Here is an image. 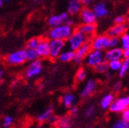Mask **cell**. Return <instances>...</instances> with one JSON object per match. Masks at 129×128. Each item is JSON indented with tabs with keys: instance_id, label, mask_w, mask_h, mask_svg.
<instances>
[{
	"instance_id": "6da1fadb",
	"label": "cell",
	"mask_w": 129,
	"mask_h": 128,
	"mask_svg": "<svg viewBox=\"0 0 129 128\" xmlns=\"http://www.w3.org/2000/svg\"><path fill=\"white\" fill-rule=\"evenodd\" d=\"M73 26H69L66 23H62L58 26L53 27L48 32V38L49 39H57V40H67V39L71 36V34L74 32Z\"/></svg>"
},
{
	"instance_id": "7a4b0ae2",
	"label": "cell",
	"mask_w": 129,
	"mask_h": 128,
	"mask_svg": "<svg viewBox=\"0 0 129 128\" xmlns=\"http://www.w3.org/2000/svg\"><path fill=\"white\" fill-rule=\"evenodd\" d=\"M86 41V37L77 30H74V32L71 34V36L67 39V44H68L69 49L73 50V51H75Z\"/></svg>"
},
{
	"instance_id": "3957f363",
	"label": "cell",
	"mask_w": 129,
	"mask_h": 128,
	"mask_svg": "<svg viewBox=\"0 0 129 128\" xmlns=\"http://www.w3.org/2000/svg\"><path fill=\"white\" fill-rule=\"evenodd\" d=\"M85 62L86 65L90 67H94L98 64L104 61V51L97 49H91L90 52L85 56Z\"/></svg>"
},
{
	"instance_id": "277c9868",
	"label": "cell",
	"mask_w": 129,
	"mask_h": 128,
	"mask_svg": "<svg viewBox=\"0 0 129 128\" xmlns=\"http://www.w3.org/2000/svg\"><path fill=\"white\" fill-rule=\"evenodd\" d=\"M66 47V40L50 39L49 40V57L51 59H56L59 54L64 50Z\"/></svg>"
},
{
	"instance_id": "5b68a950",
	"label": "cell",
	"mask_w": 129,
	"mask_h": 128,
	"mask_svg": "<svg viewBox=\"0 0 129 128\" xmlns=\"http://www.w3.org/2000/svg\"><path fill=\"white\" fill-rule=\"evenodd\" d=\"M129 107V96L120 97L115 99L111 103L109 109L113 113H122L125 108Z\"/></svg>"
},
{
	"instance_id": "8992f818",
	"label": "cell",
	"mask_w": 129,
	"mask_h": 128,
	"mask_svg": "<svg viewBox=\"0 0 129 128\" xmlns=\"http://www.w3.org/2000/svg\"><path fill=\"white\" fill-rule=\"evenodd\" d=\"M91 49L104 50L109 48V35H100L92 39L91 41Z\"/></svg>"
},
{
	"instance_id": "52a82bcc",
	"label": "cell",
	"mask_w": 129,
	"mask_h": 128,
	"mask_svg": "<svg viewBox=\"0 0 129 128\" xmlns=\"http://www.w3.org/2000/svg\"><path fill=\"white\" fill-rule=\"evenodd\" d=\"M27 61L25 50L20 49L18 51H15L14 53H11L6 56V62L12 66H19L22 65Z\"/></svg>"
},
{
	"instance_id": "ba28073f",
	"label": "cell",
	"mask_w": 129,
	"mask_h": 128,
	"mask_svg": "<svg viewBox=\"0 0 129 128\" xmlns=\"http://www.w3.org/2000/svg\"><path fill=\"white\" fill-rule=\"evenodd\" d=\"M91 49V42L90 41L84 42L80 48H77V49L75 51V57H74V59H73L74 62L77 65L81 64V63L84 60L85 56H87V54L90 52V50Z\"/></svg>"
},
{
	"instance_id": "9c48e42d",
	"label": "cell",
	"mask_w": 129,
	"mask_h": 128,
	"mask_svg": "<svg viewBox=\"0 0 129 128\" xmlns=\"http://www.w3.org/2000/svg\"><path fill=\"white\" fill-rule=\"evenodd\" d=\"M42 63L39 59L30 61V64L29 65L25 72V76L27 78H33L35 76H38L42 71Z\"/></svg>"
},
{
	"instance_id": "30bf717a",
	"label": "cell",
	"mask_w": 129,
	"mask_h": 128,
	"mask_svg": "<svg viewBox=\"0 0 129 128\" xmlns=\"http://www.w3.org/2000/svg\"><path fill=\"white\" fill-rule=\"evenodd\" d=\"M123 58V49L120 47H114L106 49L104 52V59L105 61H111V60H117Z\"/></svg>"
},
{
	"instance_id": "8fae6325",
	"label": "cell",
	"mask_w": 129,
	"mask_h": 128,
	"mask_svg": "<svg viewBox=\"0 0 129 128\" xmlns=\"http://www.w3.org/2000/svg\"><path fill=\"white\" fill-rule=\"evenodd\" d=\"M80 20L83 23H95L97 17L95 16L94 13L91 9L88 7L83 8L80 11Z\"/></svg>"
},
{
	"instance_id": "7c38bea8",
	"label": "cell",
	"mask_w": 129,
	"mask_h": 128,
	"mask_svg": "<svg viewBox=\"0 0 129 128\" xmlns=\"http://www.w3.org/2000/svg\"><path fill=\"white\" fill-rule=\"evenodd\" d=\"M69 17V14L68 13H62L60 14H55V15L50 16L49 18H48V25L53 28V27H56V26H58L60 24L64 23L66 20Z\"/></svg>"
},
{
	"instance_id": "4fadbf2b",
	"label": "cell",
	"mask_w": 129,
	"mask_h": 128,
	"mask_svg": "<svg viewBox=\"0 0 129 128\" xmlns=\"http://www.w3.org/2000/svg\"><path fill=\"white\" fill-rule=\"evenodd\" d=\"M97 88V82L96 81H94L93 79H90L86 82L84 87L81 91V96L83 97V98H86V97L91 96L93 94V92L96 90Z\"/></svg>"
},
{
	"instance_id": "5bb4252c",
	"label": "cell",
	"mask_w": 129,
	"mask_h": 128,
	"mask_svg": "<svg viewBox=\"0 0 129 128\" xmlns=\"http://www.w3.org/2000/svg\"><path fill=\"white\" fill-rule=\"evenodd\" d=\"M36 50L40 57H49V40L41 39L40 44L36 48Z\"/></svg>"
},
{
	"instance_id": "9a60e30c",
	"label": "cell",
	"mask_w": 129,
	"mask_h": 128,
	"mask_svg": "<svg viewBox=\"0 0 129 128\" xmlns=\"http://www.w3.org/2000/svg\"><path fill=\"white\" fill-rule=\"evenodd\" d=\"M77 30L82 32L88 40V38L94 35L96 31V25L95 23H82L81 25H79Z\"/></svg>"
},
{
	"instance_id": "2e32d148",
	"label": "cell",
	"mask_w": 129,
	"mask_h": 128,
	"mask_svg": "<svg viewBox=\"0 0 129 128\" xmlns=\"http://www.w3.org/2000/svg\"><path fill=\"white\" fill-rule=\"evenodd\" d=\"M125 32H126V24L125 23H115L108 30L107 35L110 37H120Z\"/></svg>"
},
{
	"instance_id": "e0dca14e",
	"label": "cell",
	"mask_w": 129,
	"mask_h": 128,
	"mask_svg": "<svg viewBox=\"0 0 129 128\" xmlns=\"http://www.w3.org/2000/svg\"><path fill=\"white\" fill-rule=\"evenodd\" d=\"M83 3L81 0H68L67 5V13L70 15H75L80 13V11L83 9Z\"/></svg>"
},
{
	"instance_id": "ac0fdd59",
	"label": "cell",
	"mask_w": 129,
	"mask_h": 128,
	"mask_svg": "<svg viewBox=\"0 0 129 128\" xmlns=\"http://www.w3.org/2000/svg\"><path fill=\"white\" fill-rule=\"evenodd\" d=\"M92 11L97 18H103L109 14V9L104 2H99L94 5Z\"/></svg>"
},
{
	"instance_id": "d6986e66",
	"label": "cell",
	"mask_w": 129,
	"mask_h": 128,
	"mask_svg": "<svg viewBox=\"0 0 129 128\" xmlns=\"http://www.w3.org/2000/svg\"><path fill=\"white\" fill-rule=\"evenodd\" d=\"M75 101H76V98L72 93H67L62 98V103L66 108H71L72 107H74Z\"/></svg>"
},
{
	"instance_id": "ffe728a7",
	"label": "cell",
	"mask_w": 129,
	"mask_h": 128,
	"mask_svg": "<svg viewBox=\"0 0 129 128\" xmlns=\"http://www.w3.org/2000/svg\"><path fill=\"white\" fill-rule=\"evenodd\" d=\"M74 57H75V51L69 49V50H67V51H64V50H63L62 52L59 54L57 59L62 63H67V62L73 61Z\"/></svg>"
},
{
	"instance_id": "44dd1931",
	"label": "cell",
	"mask_w": 129,
	"mask_h": 128,
	"mask_svg": "<svg viewBox=\"0 0 129 128\" xmlns=\"http://www.w3.org/2000/svg\"><path fill=\"white\" fill-rule=\"evenodd\" d=\"M114 100H115V96L113 94H111V93L105 95L101 100V108H102L103 110L109 109L111 103H112Z\"/></svg>"
},
{
	"instance_id": "7402d4cb",
	"label": "cell",
	"mask_w": 129,
	"mask_h": 128,
	"mask_svg": "<svg viewBox=\"0 0 129 128\" xmlns=\"http://www.w3.org/2000/svg\"><path fill=\"white\" fill-rule=\"evenodd\" d=\"M55 124H56L57 127H62V128L70 127V125H71L70 117L67 116H60V117L57 118V120H56V122Z\"/></svg>"
},
{
	"instance_id": "603a6c76",
	"label": "cell",
	"mask_w": 129,
	"mask_h": 128,
	"mask_svg": "<svg viewBox=\"0 0 129 128\" xmlns=\"http://www.w3.org/2000/svg\"><path fill=\"white\" fill-rule=\"evenodd\" d=\"M52 114H53V108L52 107H49L48 109L45 110L44 112H42L41 114L37 116V120L40 123L46 122V121H48V117H49Z\"/></svg>"
},
{
	"instance_id": "cb8c5ba5",
	"label": "cell",
	"mask_w": 129,
	"mask_h": 128,
	"mask_svg": "<svg viewBox=\"0 0 129 128\" xmlns=\"http://www.w3.org/2000/svg\"><path fill=\"white\" fill-rule=\"evenodd\" d=\"M119 45L123 50L129 49V32H125L119 37Z\"/></svg>"
},
{
	"instance_id": "d4e9b609",
	"label": "cell",
	"mask_w": 129,
	"mask_h": 128,
	"mask_svg": "<svg viewBox=\"0 0 129 128\" xmlns=\"http://www.w3.org/2000/svg\"><path fill=\"white\" fill-rule=\"evenodd\" d=\"M25 50V55H26V58L28 61H33L39 59V54L37 52L36 48H27Z\"/></svg>"
},
{
	"instance_id": "484cf974",
	"label": "cell",
	"mask_w": 129,
	"mask_h": 128,
	"mask_svg": "<svg viewBox=\"0 0 129 128\" xmlns=\"http://www.w3.org/2000/svg\"><path fill=\"white\" fill-rule=\"evenodd\" d=\"M129 71V58H125L124 60H122V65L121 67L118 71V74L121 78H123L126 75V74Z\"/></svg>"
},
{
	"instance_id": "4316f807",
	"label": "cell",
	"mask_w": 129,
	"mask_h": 128,
	"mask_svg": "<svg viewBox=\"0 0 129 128\" xmlns=\"http://www.w3.org/2000/svg\"><path fill=\"white\" fill-rule=\"evenodd\" d=\"M94 71L97 73V74H104L106 72L109 70V64H108L107 61H102L101 63L98 64L97 66H95L94 67Z\"/></svg>"
},
{
	"instance_id": "83f0119b",
	"label": "cell",
	"mask_w": 129,
	"mask_h": 128,
	"mask_svg": "<svg viewBox=\"0 0 129 128\" xmlns=\"http://www.w3.org/2000/svg\"><path fill=\"white\" fill-rule=\"evenodd\" d=\"M109 64V68L113 72H118L119 69L122 65V60L121 59H117V60H111L108 62Z\"/></svg>"
},
{
	"instance_id": "f1b7e54d",
	"label": "cell",
	"mask_w": 129,
	"mask_h": 128,
	"mask_svg": "<svg viewBox=\"0 0 129 128\" xmlns=\"http://www.w3.org/2000/svg\"><path fill=\"white\" fill-rule=\"evenodd\" d=\"M87 77V73L84 69L83 68H80L76 73V75H75V79H76L77 82H82L86 79Z\"/></svg>"
},
{
	"instance_id": "f546056e",
	"label": "cell",
	"mask_w": 129,
	"mask_h": 128,
	"mask_svg": "<svg viewBox=\"0 0 129 128\" xmlns=\"http://www.w3.org/2000/svg\"><path fill=\"white\" fill-rule=\"evenodd\" d=\"M40 40H41V39H40V38H37V37L30 39V40H29L28 41H27V43H26L27 48H36L37 47H38V45L40 44Z\"/></svg>"
},
{
	"instance_id": "4dcf8cb0",
	"label": "cell",
	"mask_w": 129,
	"mask_h": 128,
	"mask_svg": "<svg viewBox=\"0 0 129 128\" xmlns=\"http://www.w3.org/2000/svg\"><path fill=\"white\" fill-rule=\"evenodd\" d=\"M114 128H129V123L125 121L124 119H119L113 124Z\"/></svg>"
},
{
	"instance_id": "1f68e13d",
	"label": "cell",
	"mask_w": 129,
	"mask_h": 128,
	"mask_svg": "<svg viewBox=\"0 0 129 128\" xmlns=\"http://www.w3.org/2000/svg\"><path fill=\"white\" fill-rule=\"evenodd\" d=\"M13 122H14V118L10 116H6L3 119V126L4 127H9L12 125Z\"/></svg>"
},
{
	"instance_id": "d6a6232c",
	"label": "cell",
	"mask_w": 129,
	"mask_h": 128,
	"mask_svg": "<svg viewBox=\"0 0 129 128\" xmlns=\"http://www.w3.org/2000/svg\"><path fill=\"white\" fill-rule=\"evenodd\" d=\"M119 45V37L109 36V48H114Z\"/></svg>"
},
{
	"instance_id": "836d02e7",
	"label": "cell",
	"mask_w": 129,
	"mask_h": 128,
	"mask_svg": "<svg viewBox=\"0 0 129 128\" xmlns=\"http://www.w3.org/2000/svg\"><path fill=\"white\" fill-rule=\"evenodd\" d=\"M125 21H126V18L125 15H118L114 19L115 23H125Z\"/></svg>"
},
{
	"instance_id": "e575fe53",
	"label": "cell",
	"mask_w": 129,
	"mask_h": 128,
	"mask_svg": "<svg viewBox=\"0 0 129 128\" xmlns=\"http://www.w3.org/2000/svg\"><path fill=\"white\" fill-rule=\"evenodd\" d=\"M95 113V108L93 106H91L89 107L88 109L86 110V112H85V116L86 117H91L94 115Z\"/></svg>"
},
{
	"instance_id": "d590c367",
	"label": "cell",
	"mask_w": 129,
	"mask_h": 128,
	"mask_svg": "<svg viewBox=\"0 0 129 128\" xmlns=\"http://www.w3.org/2000/svg\"><path fill=\"white\" fill-rule=\"evenodd\" d=\"M122 119L129 123V107L122 112Z\"/></svg>"
},
{
	"instance_id": "8d00e7d4",
	"label": "cell",
	"mask_w": 129,
	"mask_h": 128,
	"mask_svg": "<svg viewBox=\"0 0 129 128\" xmlns=\"http://www.w3.org/2000/svg\"><path fill=\"white\" fill-rule=\"evenodd\" d=\"M57 118H58V116H56V115H54V114H52L50 116H49V117H48V122L50 124H56V120H57Z\"/></svg>"
},
{
	"instance_id": "74e56055",
	"label": "cell",
	"mask_w": 129,
	"mask_h": 128,
	"mask_svg": "<svg viewBox=\"0 0 129 128\" xmlns=\"http://www.w3.org/2000/svg\"><path fill=\"white\" fill-rule=\"evenodd\" d=\"M121 87H122V83H121L120 82H117L114 84V90H115V91H118L121 89Z\"/></svg>"
},
{
	"instance_id": "f35d334b",
	"label": "cell",
	"mask_w": 129,
	"mask_h": 128,
	"mask_svg": "<svg viewBox=\"0 0 129 128\" xmlns=\"http://www.w3.org/2000/svg\"><path fill=\"white\" fill-rule=\"evenodd\" d=\"M64 23L67 24V25H69V26H73V25H74L75 22V20H74V19H71V18H69V17H68V18L66 20Z\"/></svg>"
},
{
	"instance_id": "ab89813d",
	"label": "cell",
	"mask_w": 129,
	"mask_h": 128,
	"mask_svg": "<svg viewBox=\"0 0 129 128\" xmlns=\"http://www.w3.org/2000/svg\"><path fill=\"white\" fill-rule=\"evenodd\" d=\"M81 2L83 3V6H90V5H91V4H92L93 0H81Z\"/></svg>"
},
{
	"instance_id": "60d3db41",
	"label": "cell",
	"mask_w": 129,
	"mask_h": 128,
	"mask_svg": "<svg viewBox=\"0 0 129 128\" xmlns=\"http://www.w3.org/2000/svg\"><path fill=\"white\" fill-rule=\"evenodd\" d=\"M123 58H129V49L123 50Z\"/></svg>"
},
{
	"instance_id": "b9f144b4",
	"label": "cell",
	"mask_w": 129,
	"mask_h": 128,
	"mask_svg": "<svg viewBox=\"0 0 129 128\" xmlns=\"http://www.w3.org/2000/svg\"><path fill=\"white\" fill-rule=\"evenodd\" d=\"M77 112H78V108H76V107H72L71 108V113H72L73 115H76Z\"/></svg>"
},
{
	"instance_id": "7bdbcfd3",
	"label": "cell",
	"mask_w": 129,
	"mask_h": 128,
	"mask_svg": "<svg viewBox=\"0 0 129 128\" xmlns=\"http://www.w3.org/2000/svg\"><path fill=\"white\" fill-rule=\"evenodd\" d=\"M4 75V70L0 69V79H2V76Z\"/></svg>"
},
{
	"instance_id": "ee69618b",
	"label": "cell",
	"mask_w": 129,
	"mask_h": 128,
	"mask_svg": "<svg viewBox=\"0 0 129 128\" xmlns=\"http://www.w3.org/2000/svg\"><path fill=\"white\" fill-rule=\"evenodd\" d=\"M4 0H0V9L2 8V6H3V5H4Z\"/></svg>"
},
{
	"instance_id": "f6af8a7d",
	"label": "cell",
	"mask_w": 129,
	"mask_h": 128,
	"mask_svg": "<svg viewBox=\"0 0 129 128\" xmlns=\"http://www.w3.org/2000/svg\"><path fill=\"white\" fill-rule=\"evenodd\" d=\"M126 31L129 32V23H128V25H126Z\"/></svg>"
},
{
	"instance_id": "bcb514c9",
	"label": "cell",
	"mask_w": 129,
	"mask_h": 128,
	"mask_svg": "<svg viewBox=\"0 0 129 128\" xmlns=\"http://www.w3.org/2000/svg\"><path fill=\"white\" fill-rule=\"evenodd\" d=\"M5 2H11V1H12V0H4Z\"/></svg>"
},
{
	"instance_id": "7dc6e473",
	"label": "cell",
	"mask_w": 129,
	"mask_h": 128,
	"mask_svg": "<svg viewBox=\"0 0 129 128\" xmlns=\"http://www.w3.org/2000/svg\"><path fill=\"white\" fill-rule=\"evenodd\" d=\"M1 80H2V79H0V85L2 84V81H1Z\"/></svg>"
},
{
	"instance_id": "c3c4849f",
	"label": "cell",
	"mask_w": 129,
	"mask_h": 128,
	"mask_svg": "<svg viewBox=\"0 0 129 128\" xmlns=\"http://www.w3.org/2000/svg\"><path fill=\"white\" fill-rule=\"evenodd\" d=\"M35 1H40V0H35Z\"/></svg>"
}]
</instances>
